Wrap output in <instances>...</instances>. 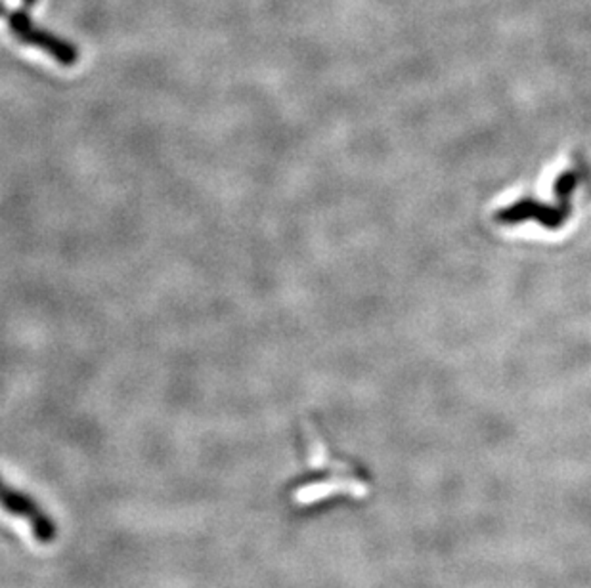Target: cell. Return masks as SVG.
<instances>
[{"label": "cell", "instance_id": "6da1fadb", "mask_svg": "<svg viewBox=\"0 0 591 588\" xmlns=\"http://www.w3.org/2000/svg\"><path fill=\"white\" fill-rule=\"evenodd\" d=\"M0 508L10 514L12 518L22 520L31 529L33 539L39 544H52L56 541L58 527L41 508V505L31 495L8 485L3 477H0Z\"/></svg>", "mask_w": 591, "mask_h": 588}]
</instances>
